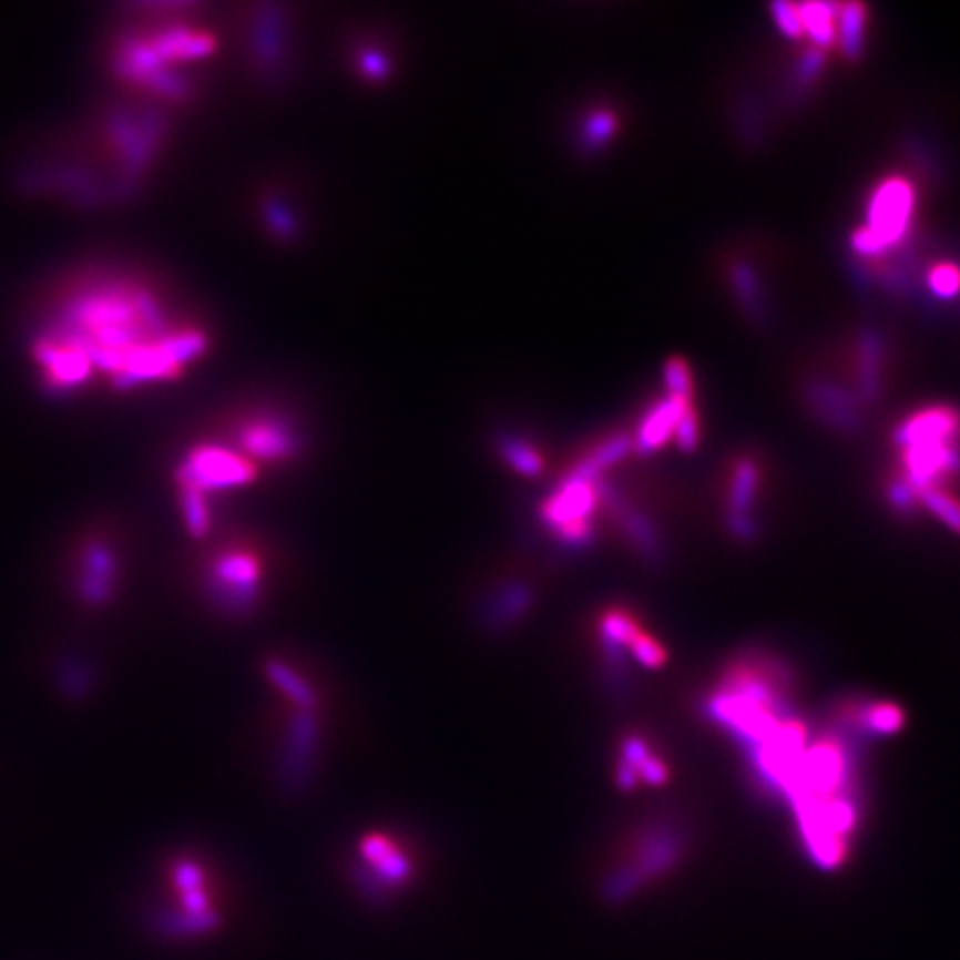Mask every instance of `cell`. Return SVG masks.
<instances>
[{
    "label": "cell",
    "instance_id": "obj_1",
    "mask_svg": "<svg viewBox=\"0 0 960 960\" xmlns=\"http://www.w3.org/2000/svg\"><path fill=\"white\" fill-rule=\"evenodd\" d=\"M70 345L119 389L178 378L207 347L203 331L174 327L159 296L134 280L83 276L65 285L41 331Z\"/></svg>",
    "mask_w": 960,
    "mask_h": 960
},
{
    "label": "cell",
    "instance_id": "obj_2",
    "mask_svg": "<svg viewBox=\"0 0 960 960\" xmlns=\"http://www.w3.org/2000/svg\"><path fill=\"white\" fill-rule=\"evenodd\" d=\"M685 851V834L674 825L647 827L632 849V860L616 871L603 885L610 900H623L641 889L645 882L676 867Z\"/></svg>",
    "mask_w": 960,
    "mask_h": 960
},
{
    "label": "cell",
    "instance_id": "obj_3",
    "mask_svg": "<svg viewBox=\"0 0 960 960\" xmlns=\"http://www.w3.org/2000/svg\"><path fill=\"white\" fill-rule=\"evenodd\" d=\"M210 601L229 619H247L263 596V570L249 550H225L205 574Z\"/></svg>",
    "mask_w": 960,
    "mask_h": 960
},
{
    "label": "cell",
    "instance_id": "obj_4",
    "mask_svg": "<svg viewBox=\"0 0 960 960\" xmlns=\"http://www.w3.org/2000/svg\"><path fill=\"white\" fill-rule=\"evenodd\" d=\"M913 207V192L907 181L889 178L871 196L867 227L858 229L851 245L862 256H878L902 241Z\"/></svg>",
    "mask_w": 960,
    "mask_h": 960
},
{
    "label": "cell",
    "instance_id": "obj_5",
    "mask_svg": "<svg viewBox=\"0 0 960 960\" xmlns=\"http://www.w3.org/2000/svg\"><path fill=\"white\" fill-rule=\"evenodd\" d=\"M596 503V483L568 476L559 492L543 505V521L554 530L565 550L581 552L588 550L596 539L594 525L590 521Z\"/></svg>",
    "mask_w": 960,
    "mask_h": 960
},
{
    "label": "cell",
    "instance_id": "obj_6",
    "mask_svg": "<svg viewBox=\"0 0 960 960\" xmlns=\"http://www.w3.org/2000/svg\"><path fill=\"white\" fill-rule=\"evenodd\" d=\"M256 469L252 460L216 445L196 447L178 469L181 490H194L201 494L252 483Z\"/></svg>",
    "mask_w": 960,
    "mask_h": 960
},
{
    "label": "cell",
    "instance_id": "obj_7",
    "mask_svg": "<svg viewBox=\"0 0 960 960\" xmlns=\"http://www.w3.org/2000/svg\"><path fill=\"white\" fill-rule=\"evenodd\" d=\"M320 745V718L318 709H296L289 718L283 754L278 760V783L289 796L303 794L307 787Z\"/></svg>",
    "mask_w": 960,
    "mask_h": 960
},
{
    "label": "cell",
    "instance_id": "obj_8",
    "mask_svg": "<svg viewBox=\"0 0 960 960\" xmlns=\"http://www.w3.org/2000/svg\"><path fill=\"white\" fill-rule=\"evenodd\" d=\"M236 438L254 460L283 462L300 451V438L278 418H254L241 427Z\"/></svg>",
    "mask_w": 960,
    "mask_h": 960
},
{
    "label": "cell",
    "instance_id": "obj_9",
    "mask_svg": "<svg viewBox=\"0 0 960 960\" xmlns=\"http://www.w3.org/2000/svg\"><path fill=\"white\" fill-rule=\"evenodd\" d=\"M534 605V590L521 581L501 585L480 605V623L492 632H505L517 625Z\"/></svg>",
    "mask_w": 960,
    "mask_h": 960
},
{
    "label": "cell",
    "instance_id": "obj_10",
    "mask_svg": "<svg viewBox=\"0 0 960 960\" xmlns=\"http://www.w3.org/2000/svg\"><path fill=\"white\" fill-rule=\"evenodd\" d=\"M960 431V416L953 409L936 407L920 411L907 418L893 433L898 447H909L916 442H936V440H956Z\"/></svg>",
    "mask_w": 960,
    "mask_h": 960
},
{
    "label": "cell",
    "instance_id": "obj_11",
    "mask_svg": "<svg viewBox=\"0 0 960 960\" xmlns=\"http://www.w3.org/2000/svg\"><path fill=\"white\" fill-rule=\"evenodd\" d=\"M687 407H690V402L672 398V396L656 402L647 411V416L643 418V422L639 427V436L634 440V447L641 453H652V451L661 449L674 436L676 422L681 420V416Z\"/></svg>",
    "mask_w": 960,
    "mask_h": 960
},
{
    "label": "cell",
    "instance_id": "obj_12",
    "mask_svg": "<svg viewBox=\"0 0 960 960\" xmlns=\"http://www.w3.org/2000/svg\"><path fill=\"white\" fill-rule=\"evenodd\" d=\"M807 400L825 422L845 431H854L858 427L854 398L845 389L829 382H811L807 387Z\"/></svg>",
    "mask_w": 960,
    "mask_h": 960
},
{
    "label": "cell",
    "instance_id": "obj_13",
    "mask_svg": "<svg viewBox=\"0 0 960 960\" xmlns=\"http://www.w3.org/2000/svg\"><path fill=\"white\" fill-rule=\"evenodd\" d=\"M760 483L758 464L749 458L736 462L732 471V488L727 499V519H752V508L756 501Z\"/></svg>",
    "mask_w": 960,
    "mask_h": 960
},
{
    "label": "cell",
    "instance_id": "obj_14",
    "mask_svg": "<svg viewBox=\"0 0 960 960\" xmlns=\"http://www.w3.org/2000/svg\"><path fill=\"white\" fill-rule=\"evenodd\" d=\"M838 3H800L798 14L803 23V32L811 39L816 50H827L836 43V19Z\"/></svg>",
    "mask_w": 960,
    "mask_h": 960
},
{
    "label": "cell",
    "instance_id": "obj_15",
    "mask_svg": "<svg viewBox=\"0 0 960 960\" xmlns=\"http://www.w3.org/2000/svg\"><path fill=\"white\" fill-rule=\"evenodd\" d=\"M632 447H634V440H632L630 436H623V433L612 436V438H607L603 445H599V447H596L588 458H583V460L572 469L570 476H574V478H579V480H588V483H596V480L601 478V473H603L607 467H612L614 462L623 460V458L630 453Z\"/></svg>",
    "mask_w": 960,
    "mask_h": 960
},
{
    "label": "cell",
    "instance_id": "obj_16",
    "mask_svg": "<svg viewBox=\"0 0 960 960\" xmlns=\"http://www.w3.org/2000/svg\"><path fill=\"white\" fill-rule=\"evenodd\" d=\"M849 725L867 732L869 736H887L905 725V714L891 703L856 705L849 709Z\"/></svg>",
    "mask_w": 960,
    "mask_h": 960
},
{
    "label": "cell",
    "instance_id": "obj_17",
    "mask_svg": "<svg viewBox=\"0 0 960 960\" xmlns=\"http://www.w3.org/2000/svg\"><path fill=\"white\" fill-rule=\"evenodd\" d=\"M858 389L862 400H876L880 391V360H882V340L874 329H867L860 336L858 345Z\"/></svg>",
    "mask_w": 960,
    "mask_h": 960
},
{
    "label": "cell",
    "instance_id": "obj_18",
    "mask_svg": "<svg viewBox=\"0 0 960 960\" xmlns=\"http://www.w3.org/2000/svg\"><path fill=\"white\" fill-rule=\"evenodd\" d=\"M265 674L283 694H287V698L296 705V709H309V712L318 709L316 692L289 665H285L278 658H269L265 663Z\"/></svg>",
    "mask_w": 960,
    "mask_h": 960
},
{
    "label": "cell",
    "instance_id": "obj_19",
    "mask_svg": "<svg viewBox=\"0 0 960 960\" xmlns=\"http://www.w3.org/2000/svg\"><path fill=\"white\" fill-rule=\"evenodd\" d=\"M865 6L860 3H847L840 6L838 19H836V41L840 52L847 59H858L865 48Z\"/></svg>",
    "mask_w": 960,
    "mask_h": 960
},
{
    "label": "cell",
    "instance_id": "obj_20",
    "mask_svg": "<svg viewBox=\"0 0 960 960\" xmlns=\"http://www.w3.org/2000/svg\"><path fill=\"white\" fill-rule=\"evenodd\" d=\"M729 274H732V285H734V292H736L738 300L743 303L745 312H747V314H749L752 318L760 320V318H763V314H765V305H763V289H760L758 276L754 274L752 265H749V263H734V265H732V269H729Z\"/></svg>",
    "mask_w": 960,
    "mask_h": 960
},
{
    "label": "cell",
    "instance_id": "obj_21",
    "mask_svg": "<svg viewBox=\"0 0 960 960\" xmlns=\"http://www.w3.org/2000/svg\"><path fill=\"white\" fill-rule=\"evenodd\" d=\"M639 621L627 610H612L605 614L601 623V641L603 645H612L619 650L630 647V643L641 634Z\"/></svg>",
    "mask_w": 960,
    "mask_h": 960
},
{
    "label": "cell",
    "instance_id": "obj_22",
    "mask_svg": "<svg viewBox=\"0 0 960 960\" xmlns=\"http://www.w3.org/2000/svg\"><path fill=\"white\" fill-rule=\"evenodd\" d=\"M280 48H283L280 17L267 10L265 17H261V25L256 28V52L263 59V63L269 68L280 61Z\"/></svg>",
    "mask_w": 960,
    "mask_h": 960
},
{
    "label": "cell",
    "instance_id": "obj_23",
    "mask_svg": "<svg viewBox=\"0 0 960 960\" xmlns=\"http://www.w3.org/2000/svg\"><path fill=\"white\" fill-rule=\"evenodd\" d=\"M918 503H922L949 530L960 534V501H956L940 488H929L918 494Z\"/></svg>",
    "mask_w": 960,
    "mask_h": 960
},
{
    "label": "cell",
    "instance_id": "obj_24",
    "mask_svg": "<svg viewBox=\"0 0 960 960\" xmlns=\"http://www.w3.org/2000/svg\"><path fill=\"white\" fill-rule=\"evenodd\" d=\"M501 453L523 476H539L543 471V458L521 438H503Z\"/></svg>",
    "mask_w": 960,
    "mask_h": 960
},
{
    "label": "cell",
    "instance_id": "obj_25",
    "mask_svg": "<svg viewBox=\"0 0 960 960\" xmlns=\"http://www.w3.org/2000/svg\"><path fill=\"white\" fill-rule=\"evenodd\" d=\"M616 132V119L612 112H594L583 127V145L594 152L601 150Z\"/></svg>",
    "mask_w": 960,
    "mask_h": 960
},
{
    "label": "cell",
    "instance_id": "obj_26",
    "mask_svg": "<svg viewBox=\"0 0 960 960\" xmlns=\"http://www.w3.org/2000/svg\"><path fill=\"white\" fill-rule=\"evenodd\" d=\"M183 492V512L187 519V525L194 537H203L210 530V514L207 505L201 492L194 490H181Z\"/></svg>",
    "mask_w": 960,
    "mask_h": 960
},
{
    "label": "cell",
    "instance_id": "obj_27",
    "mask_svg": "<svg viewBox=\"0 0 960 960\" xmlns=\"http://www.w3.org/2000/svg\"><path fill=\"white\" fill-rule=\"evenodd\" d=\"M665 385L672 398L690 402L692 398V374L690 367L681 358H672L665 365Z\"/></svg>",
    "mask_w": 960,
    "mask_h": 960
},
{
    "label": "cell",
    "instance_id": "obj_28",
    "mask_svg": "<svg viewBox=\"0 0 960 960\" xmlns=\"http://www.w3.org/2000/svg\"><path fill=\"white\" fill-rule=\"evenodd\" d=\"M630 650H632V656L647 670H658L667 661L663 645L643 632L630 643Z\"/></svg>",
    "mask_w": 960,
    "mask_h": 960
},
{
    "label": "cell",
    "instance_id": "obj_29",
    "mask_svg": "<svg viewBox=\"0 0 960 960\" xmlns=\"http://www.w3.org/2000/svg\"><path fill=\"white\" fill-rule=\"evenodd\" d=\"M769 10H772L774 23L783 32V37H787L792 41H798V39L805 37L803 23H800V14H798V6L787 3V0H778V3H774Z\"/></svg>",
    "mask_w": 960,
    "mask_h": 960
},
{
    "label": "cell",
    "instance_id": "obj_30",
    "mask_svg": "<svg viewBox=\"0 0 960 960\" xmlns=\"http://www.w3.org/2000/svg\"><path fill=\"white\" fill-rule=\"evenodd\" d=\"M929 289L938 298H953L960 292V269L953 265H938L929 274Z\"/></svg>",
    "mask_w": 960,
    "mask_h": 960
},
{
    "label": "cell",
    "instance_id": "obj_31",
    "mask_svg": "<svg viewBox=\"0 0 960 960\" xmlns=\"http://www.w3.org/2000/svg\"><path fill=\"white\" fill-rule=\"evenodd\" d=\"M674 438H676V445L683 451H694L696 449V445H698V420H696V413H694L692 407H687L683 411L681 420L676 422Z\"/></svg>",
    "mask_w": 960,
    "mask_h": 960
},
{
    "label": "cell",
    "instance_id": "obj_32",
    "mask_svg": "<svg viewBox=\"0 0 960 960\" xmlns=\"http://www.w3.org/2000/svg\"><path fill=\"white\" fill-rule=\"evenodd\" d=\"M887 499H889V503H891V508L896 510V512H911L913 510V505L918 503V494H916V490L907 483L905 478H896V480H891L889 483V490H887Z\"/></svg>",
    "mask_w": 960,
    "mask_h": 960
},
{
    "label": "cell",
    "instance_id": "obj_33",
    "mask_svg": "<svg viewBox=\"0 0 960 960\" xmlns=\"http://www.w3.org/2000/svg\"><path fill=\"white\" fill-rule=\"evenodd\" d=\"M267 218H269V227L276 234H280L283 238H287L289 234L296 232V223L283 203H269L267 205Z\"/></svg>",
    "mask_w": 960,
    "mask_h": 960
},
{
    "label": "cell",
    "instance_id": "obj_34",
    "mask_svg": "<svg viewBox=\"0 0 960 960\" xmlns=\"http://www.w3.org/2000/svg\"><path fill=\"white\" fill-rule=\"evenodd\" d=\"M360 70L365 76H369L371 81H382L389 74V61L376 52V50H367L360 57Z\"/></svg>",
    "mask_w": 960,
    "mask_h": 960
},
{
    "label": "cell",
    "instance_id": "obj_35",
    "mask_svg": "<svg viewBox=\"0 0 960 960\" xmlns=\"http://www.w3.org/2000/svg\"><path fill=\"white\" fill-rule=\"evenodd\" d=\"M639 778H643L650 785H663V783H667L670 772H667V765L663 760L647 756L645 763L639 767Z\"/></svg>",
    "mask_w": 960,
    "mask_h": 960
},
{
    "label": "cell",
    "instance_id": "obj_36",
    "mask_svg": "<svg viewBox=\"0 0 960 960\" xmlns=\"http://www.w3.org/2000/svg\"><path fill=\"white\" fill-rule=\"evenodd\" d=\"M823 61H825V54H823L820 50H811V52H807V54L800 59V65H798V79H800V83H814L816 76L820 74Z\"/></svg>",
    "mask_w": 960,
    "mask_h": 960
}]
</instances>
